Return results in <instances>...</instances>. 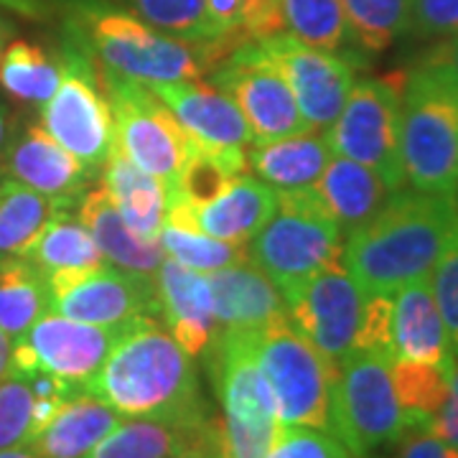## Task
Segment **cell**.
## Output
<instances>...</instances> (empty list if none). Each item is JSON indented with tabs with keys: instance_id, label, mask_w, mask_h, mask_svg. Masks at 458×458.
I'll list each match as a JSON object with an SVG mask.
<instances>
[{
	"instance_id": "d6986e66",
	"label": "cell",
	"mask_w": 458,
	"mask_h": 458,
	"mask_svg": "<svg viewBox=\"0 0 458 458\" xmlns=\"http://www.w3.org/2000/svg\"><path fill=\"white\" fill-rule=\"evenodd\" d=\"M158 321L189 357H204L216 336L209 276L165 258L156 273Z\"/></svg>"
},
{
	"instance_id": "cb8c5ba5",
	"label": "cell",
	"mask_w": 458,
	"mask_h": 458,
	"mask_svg": "<svg viewBox=\"0 0 458 458\" xmlns=\"http://www.w3.org/2000/svg\"><path fill=\"white\" fill-rule=\"evenodd\" d=\"M313 194L346 240L387 204L393 189L372 168L344 156H331L321 179L313 186Z\"/></svg>"
},
{
	"instance_id": "44dd1931",
	"label": "cell",
	"mask_w": 458,
	"mask_h": 458,
	"mask_svg": "<svg viewBox=\"0 0 458 458\" xmlns=\"http://www.w3.org/2000/svg\"><path fill=\"white\" fill-rule=\"evenodd\" d=\"M209 285L216 334H260L270 324L288 318V306L278 285L250 258L212 273Z\"/></svg>"
},
{
	"instance_id": "f546056e",
	"label": "cell",
	"mask_w": 458,
	"mask_h": 458,
	"mask_svg": "<svg viewBox=\"0 0 458 458\" xmlns=\"http://www.w3.org/2000/svg\"><path fill=\"white\" fill-rule=\"evenodd\" d=\"M26 260L36 265L44 278L54 273L92 270L107 262L89 229L80 222V216L69 212H59L51 219L29 250Z\"/></svg>"
},
{
	"instance_id": "c3c4849f",
	"label": "cell",
	"mask_w": 458,
	"mask_h": 458,
	"mask_svg": "<svg viewBox=\"0 0 458 458\" xmlns=\"http://www.w3.org/2000/svg\"><path fill=\"white\" fill-rule=\"evenodd\" d=\"M11 352H13V339L0 328V379L11 372Z\"/></svg>"
},
{
	"instance_id": "9a60e30c",
	"label": "cell",
	"mask_w": 458,
	"mask_h": 458,
	"mask_svg": "<svg viewBox=\"0 0 458 458\" xmlns=\"http://www.w3.org/2000/svg\"><path fill=\"white\" fill-rule=\"evenodd\" d=\"M364 303L367 293L344 265L321 270L285 298L291 324L334 364L354 352Z\"/></svg>"
},
{
	"instance_id": "ab89813d",
	"label": "cell",
	"mask_w": 458,
	"mask_h": 458,
	"mask_svg": "<svg viewBox=\"0 0 458 458\" xmlns=\"http://www.w3.org/2000/svg\"><path fill=\"white\" fill-rule=\"evenodd\" d=\"M33 403L31 377L8 372L0 379V451L31 443Z\"/></svg>"
},
{
	"instance_id": "7c38bea8",
	"label": "cell",
	"mask_w": 458,
	"mask_h": 458,
	"mask_svg": "<svg viewBox=\"0 0 458 458\" xmlns=\"http://www.w3.org/2000/svg\"><path fill=\"white\" fill-rule=\"evenodd\" d=\"M131 324L95 327L47 311L23 336L13 339L11 372L26 377L47 372L84 393Z\"/></svg>"
},
{
	"instance_id": "603a6c76",
	"label": "cell",
	"mask_w": 458,
	"mask_h": 458,
	"mask_svg": "<svg viewBox=\"0 0 458 458\" xmlns=\"http://www.w3.org/2000/svg\"><path fill=\"white\" fill-rule=\"evenodd\" d=\"M77 216L89 229V234L95 237V242L110 265L135 276L156 278L161 262L165 260L164 250L158 242L140 240L128 227V222L117 212L110 191L102 183L89 186L84 191L82 199L77 201Z\"/></svg>"
},
{
	"instance_id": "ee69618b",
	"label": "cell",
	"mask_w": 458,
	"mask_h": 458,
	"mask_svg": "<svg viewBox=\"0 0 458 458\" xmlns=\"http://www.w3.org/2000/svg\"><path fill=\"white\" fill-rule=\"evenodd\" d=\"M397 458H458V451L428 428H410L400 438Z\"/></svg>"
},
{
	"instance_id": "60d3db41",
	"label": "cell",
	"mask_w": 458,
	"mask_h": 458,
	"mask_svg": "<svg viewBox=\"0 0 458 458\" xmlns=\"http://www.w3.org/2000/svg\"><path fill=\"white\" fill-rule=\"evenodd\" d=\"M430 288L438 303L454 357L458 360V225L430 270Z\"/></svg>"
},
{
	"instance_id": "83f0119b",
	"label": "cell",
	"mask_w": 458,
	"mask_h": 458,
	"mask_svg": "<svg viewBox=\"0 0 458 458\" xmlns=\"http://www.w3.org/2000/svg\"><path fill=\"white\" fill-rule=\"evenodd\" d=\"M123 420V415L89 393H77L64 403L51 423L31 443L41 458H89L102 438Z\"/></svg>"
},
{
	"instance_id": "db71d44e",
	"label": "cell",
	"mask_w": 458,
	"mask_h": 458,
	"mask_svg": "<svg viewBox=\"0 0 458 458\" xmlns=\"http://www.w3.org/2000/svg\"><path fill=\"white\" fill-rule=\"evenodd\" d=\"M222 448H227V445H222ZM222 448H214V451H209V454H216V451H222ZM209 454H201V456H189V458H207Z\"/></svg>"
},
{
	"instance_id": "bcb514c9",
	"label": "cell",
	"mask_w": 458,
	"mask_h": 458,
	"mask_svg": "<svg viewBox=\"0 0 458 458\" xmlns=\"http://www.w3.org/2000/svg\"><path fill=\"white\" fill-rule=\"evenodd\" d=\"M420 64L441 72L443 77H448L451 82L458 84V36H448L438 47H433Z\"/></svg>"
},
{
	"instance_id": "1f68e13d",
	"label": "cell",
	"mask_w": 458,
	"mask_h": 458,
	"mask_svg": "<svg viewBox=\"0 0 458 458\" xmlns=\"http://www.w3.org/2000/svg\"><path fill=\"white\" fill-rule=\"evenodd\" d=\"M245 153H222L194 143L168 194L186 201L191 209L212 204L214 199L225 194V189L237 176L250 174Z\"/></svg>"
},
{
	"instance_id": "836d02e7",
	"label": "cell",
	"mask_w": 458,
	"mask_h": 458,
	"mask_svg": "<svg viewBox=\"0 0 458 458\" xmlns=\"http://www.w3.org/2000/svg\"><path fill=\"white\" fill-rule=\"evenodd\" d=\"M454 367L428 361L393 360V385L410 428H428L445 403Z\"/></svg>"
},
{
	"instance_id": "6da1fadb",
	"label": "cell",
	"mask_w": 458,
	"mask_h": 458,
	"mask_svg": "<svg viewBox=\"0 0 458 458\" xmlns=\"http://www.w3.org/2000/svg\"><path fill=\"white\" fill-rule=\"evenodd\" d=\"M84 393L99 397L123 418L199 423L214 415L201 393L194 357L153 316L125 328Z\"/></svg>"
},
{
	"instance_id": "ba28073f",
	"label": "cell",
	"mask_w": 458,
	"mask_h": 458,
	"mask_svg": "<svg viewBox=\"0 0 458 458\" xmlns=\"http://www.w3.org/2000/svg\"><path fill=\"white\" fill-rule=\"evenodd\" d=\"M255 360L270 387L280 426L328 430L336 364L324 357L291 318H280L252 339Z\"/></svg>"
},
{
	"instance_id": "7a4b0ae2",
	"label": "cell",
	"mask_w": 458,
	"mask_h": 458,
	"mask_svg": "<svg viewBox=\"0 0 458 458\" xmlns=\"http://www.w3.org/2000/svg\"><path fill=\"white\" fill-rule=\"evenodd\" d=\"M66 44L105 72L143 84L204 80L237 49L227 38L186 41L148 26L131 11L107 0H69Z\"/></svg>"
},
{
	"instance_id": "5b68a950",
	"label": "cell",
	"mask_w": 458,
	"mask_h": 458,
	"mask_svg": "<svg viewBox=\"0 0 458 458\" xmlns=\"http://www.w3.org/2000/svg\"><path fill=\"white\" fill-rule=\"evenodd\" d=\"M342 229L313 189L278 191L276 212L247 245L250 260L278 285L283 298L321 270L342 265Z\"/></svg>"
},
{
	"instance_id": "52a82bcc",
	"label": "cell",
	"mask_w": 458,
	"mask_h": 458,
	"mask_svg": "<svg viewBox=\"0 0 458 458\" xmlns=\"http://www.w3.org/2000/svg\"><path fill=\"white\" fill-rule=\"evenodd\" d=\"M252 339L255 334L222 331L207 352L229 458H265L283 428Z\"/></svg>"
},
{
	"instance_id": "8d00e7d4",
	"label": "cell",
	"mask_w": 458,
	"mask_h": 458,
	"mask_svg": "<svg viewBox=\"0 0 458 458\" xmlns=\"http://www.w3.org/2000/svg\"><path fill=\"white\" fill-rule=\"evenodd\" d=\"M204 5L216 33L234 47L283 31L280 0H204Z\"/></svg>"
},
{
	"instance_id": "7bdbcfd3",
	"label": "cell",
	"mask_w": 458,
	"mask_h": 458,
	"mask_svg": "<svg viewBox=\"0 0 458 458\" xmlns=\"http://www.w3.org/2000/svg\"><path fill=\"white\" fill-rule=\"evenodd\" d=\"M410 31L420 38L458 36V0H410Z\"/></svg>"
},
{
	"instance_id": "3957f363",
	"label": "cell",
	"mask_w": 458,
	"mask_h": 458,
	"mask_svg": "<svg viewBox=\"0 0 458 458\" xmlns=\"http://www.w3.org/2000/svg\"><path fill=\"white\" fill-rule=\"evenodd\" d=\"M456 225V199L397 189L364 227L344 240V270L367 295H393L410 280L430 276Z\"/></svg>"
},
{
	"instance_id": "7dc6e473",
	"label": "cell",
	"mask_w": 458,
	"mask_h": 458,
	"mask_svg": "<svg viewBox=\"0 0 458 458\" xmlns=\"http://www.w3.org/2000/svg\"><path fill=\"white\" fill-rule=\"evenodd\" d=\"M3 8L13 11L18 16L33 18V21H41V18L49 16V5L47 0H0Z\"/></svg>"
},
{
	"instance_id": "9c48e42d",
	"label": "cell",
	"mask_w": 458,
	"mask_h": 458,
	"mask_svg": "<svg viewBox=\"0 0 458 458\" xmlns=\"http://www.w3.org/2000/svg\"><path fill=\"white\" fill-rule=\"evenodd\" d=\"M403 80L405 74H390L354 82L342 113L327 131L334 156L372 168L393 191L405 189L400 153Z\"/></svg>"
},
{
	"instance_id": "2e32d148",
	"label": "cell",
	"mask_w": 458,
	"mask_h": 458,
	"mask_svg": "<svg viewBox=\"0 0 458 458\" xmlns=\"http://www.w3.org/2000/svg\"><path fill=\"white\" fill-rule=\"evenodd\" d=\"M258 41L291 84L309 131L327 132L357 82L352 59L336 51L309 47L285 31Z\"/></svg>"
},
{
	"instance_id": "484cf974",
	"label": "cell",
	"mask_w": 458,
	"mask_h": 458,
	"mask_svg": "<svg viewBox=\"0 0 458 458\" xmlns=\"http://www.w3.org/2000/svg\"><path fill=\"white\" fill-rule=\"evenodd\" d=\"M278 207V191L258 176L242 174L229 183L222 197L194 209L199 232L232 245H250Z\"/></svg>"
},
{
	"instance_id": "d4e9b609",
	"label": "cell",
	"mask_w": 458,
	"mask_h": 458,
	"mask_svg": "<svg viewBox=\"0 0 458 458\" xmlns=\"http://www.w3.org/2000/svg\"><path fill=\"white\" fill-rule=\"evenodd\" d=\"M247 171H252L276 191H306L313 189L334 150L327 132L306 131L270 143H250Z\"/></svg>"
},
{
	"instance_id": "30bf717a",
	"label": "cell",
	"mask_w": 458,
	"mask_h": 458,
	"mask_svg": "<svg viewBox=\"0 0 458 458\" xmlns=\"http://www.w3.org/2000/svg\"><path fill=\"white\" fill-rule=\"evenodd\" d=\"M98 80L113 107L114 146L140 171L171 189L197 140L148 84L105 69H98Z\"/></svg>"
},
{
	"instance_id": "277c9868",
	"label": "cell",
	"mask_w": 458,
	"mask_h": 458,
	"mask_svg": "<svg viewBox=\"0 0 458 458\" xmlns=\"http://www.w3.org/2000/svg\"><path fill=\"white\" fill-rule=\"evenodd\" d=\"M400 153L405 186L456 199L458 84L418 64L403 80Z\"/></svg>"
},
{
	"instance_id": "f907efd6",
	"label": "cell",
	"mask_w": 458,
	"mask_h": 458,
	"mask_svg": "<svg viewBox=\"0 0 458 458\" xmlns=\"http://www.w3.org/2000/svg\"><path fill=\"white\" fill-rule=\"evenodd\" d=\"M5 138H8V123H5V114L0 110V150L5 146Z\"/></svg>"
},
{
	"instance_id": "e575fe53",
	"label": "cell",
	"mask_w": 458,
	"mask_h": 458,
	"mask_svg": "<svg viewBox=\"0 0 458 458\" xmlns=\"http://www.w3.org/2000/svg\"><path fill=\"white\" fill-rule=\"evenodd\" d=\"M283 31L324 51L342 54L352 44L342 0H280Z\"/></svg>"
},
{
	"instance_id": "f35d334b",
	"label": "cell",
	"mask_w": 458,
	"mask_h": 458,
	"mask_svg": "<svg viewBox=\"0 0 458 458\" xmlns=\"http://www.w3.org/2000/svg\"><path fill=\"white\" fill-rule=\"evenodd\" d=\"M158 245L164 250L165 258L176 260L189 270L204 273V276H212L222 267L237 265L250 258L247 247L222 242L204 232H191V229H181L174 225H164Z\"/></svg>"
},
{
	"instance_id": "4dcf8cb0",
	"label": "cell",
	"mask_w": 458,
	"mask_h": 458,
	"mask_svg": "<svg viewBox=\"0 0 458 458\" xmlns=\"http://www.w3.org/2000/svg\"><path fill=\"white\" fill-rule=\"evenodd\" d=\"M49 311L44 273L26 258L0 260V328L18 339Z\"/></svg>"
},
{
	"instance_id": "ffe728a7",
	"label": "cell",
	"mask_w": 458,
	"mask_h": 458,
	"mask_svg": "<svg viewBox=\"0 0 458 458\" xmlns=\"http://www.w3.org/2000/svg\"><path fill=\"white\" fill-rule=\"evenodd\" d=\"M11 179L49 197L62 209L77 207L99 171L84 165L74 153L62 148L41 125H29L8 153Z\"/></svg>"
},
{
	"instance_id": "5bb4252c",
	"label": "cell",
	"mask_w": 458,
	"mask_h": 458,
	"mask_svg": "<svg viewBox=\"0 0 458 458\" xmlns=\"http://www.w3.org/2000/svg\"><path fill=\"white\" fill-rule=\"evenodd\" d=\"M49 311L95 324V327H123L138 318H158L156 278L135 276L114 265H99L77 273L47 276Z\"/></svg>"
},
{
	"instance_id": "11a10c76",
	"label": "cell",
	"mask_w": 458,
	"mask_h": 458,
	"mask_svg": "<svg viewBox=\"0 0 458 458\" xmlns=\"http://www.w3.org/2000/svg\"><path fill=\"white\" fill-rule=\"evenodd\" d=\"M456 201H458V189H456Z\"/></svg>"
},
{
	"instance_id": "e0dca14e",
	"label": "cell",
	"mask_w": 458,
	"mask_h": 458,
	"mask_svg": "<svg viewBox=\"0 0 458 458\" xmlns=\"http://www.w3.org/2000/svg\"><path fill=\"white\" fill-rule=\"evenodd\" d=\"M150 89L176 114L183 131L199 146L222 153H245L247 146L252 143L245 114L216 84L204 80H181L150 84Z\"/></svg>"
},
{
	"instance_id": "816d5d0a",
	"label": "cell",
	"mask_w": 458,
	"mask_h": 458,
	"mask_svg": "<svg viewBox=\"0 0 458 458\" xmlns=\"http://www.w3.org/2000/svg\"><path fill=\"white\" fill-rule=\"evenodd\" d=\"M8 33H11V29H8V23H3V21H0V56H3V44H5Z\"/></svg>"
},
{
	"instance_id": "7402d4cb",
	"label": "cell",
	"mask_w": 458,
	"mask_h": 458,
	"mask_svg": "<svg viewBox=\"0 0 458 458\" xmlns=\"http://www.w3.org/2000/svg\"><path fill=\"white\" fill-rule=\"evenodd\" d=\"M393 360L454 367V349L433 298L430 276L400 285L393 293Z\"/></svg>"
},
{
	"instance_id": "f6af8a7d",
	"label": "cell",
	"mask_w": 458,
	"mask_h": 458,
	"mask_svg": "<svg viewBox=\"0 0 458 458\" xmlns=\"http://www.w3.org/2000/svg\"><path fill=\"white\" fill-rule=\"evenodd\" d=\"M428 430L436 433L438 438H443L448 445H454L458 451V360L454 361V369H451V382H448L445 403L438 410V415L430 420Z\"/></svg>"
},
{
	"instance_id": "4fadbf2b",
	"label": "cell",
	"mask_w": 458,
	"mask_h": 458,
	"mask_svg": "<svg viewBox=\"0 0 458 458\" xmlns=\"http://www.w3.org/2000/svg\"><path fill=\"white\" fill-rule=\"evenodd\" d=\"M209 82L227 92L245 114L252 143H270L309 131L293 89L260 41H247L209 74Z\"/></svg>"
},
{
	"instance_id": "8fae6325",
	"label": "cell",
	"mask_w": 458,
	"mask_h": 458,
	"mask_svg": "<svg viewBox=\"0 0 458 458\" xmlns=\"http://www.w3.org/2000/svg\"><path fill=\"white\" fill-rule=\"evenodd\" d=\"M62 82L41 105V128L74 153L84 165L99 171L114 150L113 107L98 80V69L72 44L59 51Z\"/></svg>"
},
{
	"instance_id": "681fc988",
	"label": "cell",
	"mask_w": 458,
	"mask_h": 458,
	"mask_svg": "<svg viewBox=\"0 0 458 458\" xmlns=\"http://www.w3.org/2000/svg\"><path fill=\"white\" fill-rule=\"evenodd\" d=\"M0 458H41V456H36L29 445H21V448H5V451H0Z\"/></svg>"
},
{
	"instance_id": "4316f807",
	"label": "cell",
	"mask_w": 458,
	"mask_h": 458,
	"mask_svg": "<svg viewBox=\"0 0 458 458\" xmlns=\"http://www.w3.org/2000/svg\"><path fill=\"white\" fill-rule=\"evenodd\" d=\"M99 179L128 227L140 240L158 242L168 212V186L164 181L140 171L117 146L99 168Z\"/></svg>"
},
{
	"instance_id": "d590c367",
	"label": "cell",
	"mask_w": 458,
	"mask_h": 458,
	"mask_svg": "<svg viewBox=\"0 0 458 458\" xmlns=\"http://www.w3.org/2000/svg\"><path fill=\"white\" fill-rule=\"evenodd\" d=\"M352 44L367 54L390 49L410 33V0H342Z\"/></svg>"
},
{
	"instance_id": "8992f818",
	"label": "cell",
	"mask_w": 458,
	"mask_h": 458,
	"mask_svg": "<svg viewBox=\"0 0 458 458\" xmlns=\"http://www.w3.org/2000/svg\"><path fill=\"white\" fill-rule=\"evenodd\" d=\"M390 364V357L364 349H354L336 364L328 433L354 458H369L379 448L400 443L410 430Z\"/></svg>"
},
{
	"instance_id": "d6a6232c",
	"label": "cell",
	"mask_w": 458,
	"mask_h": 458,
	"mask_svg": "<svg viewBox=\"0 0 458 458\" xmlns=\"http://www.w3.org/2000/svg\"><path fill=\"white\" fill-rule=\"evenodd\" d=\"M62 82L59 54L49 56L47 51L29 41H13L0 56V84L18 102L47 105Z\"/></svg>"
},
{
	"instance_id": "74e56055",
	"label": "cell",
	"mask_w": 458,
	"mask_h": 458,
	"mask_svg": "<svg viewBox=\"0 0 458 458\" xmlns=\"http://www.w3.org/2000/svg\"><path fill=\"white\" fill-rule=\"evenodd\" d=\"M125 11L146 21L158 31L186 41H216L222 38L207 13L204 0H120ZM240 49V47H237Z\"/></svg>"
},
{
	"instance_id": "f5cc1de1",
	"label": "cell",
	"mask_w": 458,
	"mask_h": 458,
	"mask_svg": "<svg viewBox=\"0 0 458 458\" xmlns=\"http://www.w3.org/2000/svg\"><path fill=\"white\" fill-rule=\"evenodd\" d=\"M207 458H229L227 456V448H222V451H216V454H209Z\"/></svg>"
},
{
	"instance_id": "f1b7e54d",
	"label": "cell",
	"mask_w": 458,
	"mask_h": 458,
	"mask_svg": "<svg viewBox=\"0 0 458 458\" xmlns=\"http://www.w3.org/2000/svg\"><path fill=\"white\" fill-rule=\"evenodd\" d=\"M62 209L16 179L0 181V260L26 258L38 234Z\"/></svg>"
},
{
	"instance_id": "ac0fdd59",
	"label": "cell",
	"mask_w": 458,
	"mask_h": 458,
	"mask_svg": "<svg viewBox=\"0 0 458 458\" xmlns=\"http://www.w3.org/2000/svg\"><path fill=\"white\" fill-rule=\"evenodd\" d=\"M222 445L225 426L216 415L199 423L128 418L98 443L89 458H189Z\"/></svg>"
},
{
	"instance_id": "b9f144b4",
	"label": "cell",
	"mask_w": 458,
	"mask_h": 458,
	"mask_svg": "<svg viewBox=\"0 0 458 458\" xmlns=\"http://www.w3.org/2000/svg\"><path fill=\"white\" fill-rule=\"evenodd\" d=\"M265 458H354L336 436L318 428L283 426Z\"/></svg>"
}]
</instances>
